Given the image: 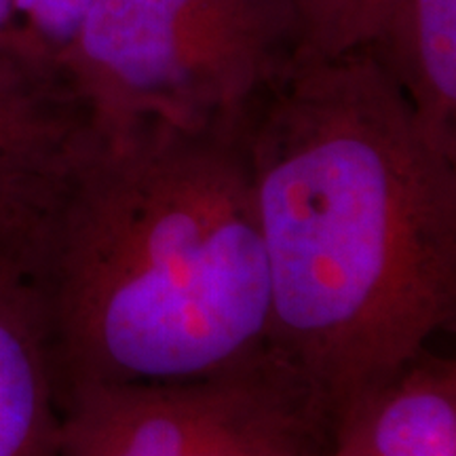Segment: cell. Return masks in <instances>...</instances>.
Wrapping results in <instances>:
<instances>
[{"mask_svg":"<svg viewBox=\"0 0 456 456\" xmlns=\"http://www.w3.org/2000/svg\"><path fill=\"white\" fill-rule=\"evenodd\" d=\"M366 49L431 144L456 159V0H397Z\"/></svg>","mask_w":456,"mask_h":456,"instance_id":"ba28073f","label":"cell"},{"mask_svg":"<svg viewBox=\"0 0 456 456\" xmlns=\"http://www.w3.org/2000/svg\"><path fill=\"white\" fill-rule=\"evenodd\" d=\"M298 385L260 366L186 383L85 385L61 397V456H326Z\"/></svg>","mask_w":456,"mask_h":456,"instance_id":"277c9868","label":"cell"},{"mask_svg":"<svg viewBox=\"0 0 456 456\" xmlns=\"http://www.w3.org/2000/svg\"><path fill=\"white\" fill-rule=\"evenodd\" d=\"M269 359L330 433L456 322V159L366 47L298 49L245 123Z\"/></svg>","mask_w":456,"mask_h":456,"instance_id":"6da1fadb","label":"cell"},{"mask_svg":"<svg viewBox=\"0 0 456 456\" xmlns=\"http://www.w3.org/2000/svg\"><path fill=\"white\" fill-rule=\"evenodd\" d=\"M89 144L87 112L64 74L0 53V281L41 298L57 218Z\"/></svg>","mask_w":456,"mask_h":456,"instance_id":"5b68a950","label":"cell"},{"mask_svg":"<svg viewBox=\"0 0 456 456\" xmlns=\"http://www.w3.org/2000/svg\"><path fill=\"white\" fill-rule=\"evenodd\" d=\"M0 456H61V389L43 302L0 281Z\"/></svg>","mask_w":456,"mask_h":456,"instance_id":"52a82bcc","label":"cell"},{"mask_svg":"<svg viewBox=\"0 0 456 456\" xmlns=\"http://www.w3.org/2000/svg\"><path fill=\"white\" fill-rule=\"evenodd\" d=\"M302 45L292 0H95L61 72L94 134L248 114Z\"/></svg>","mask_w":456,"mask_h":456,"instance_id":"3957f363","label":"cell"},{"mask_svg":"<svg viewBox=\"0 0 456 456\" xmlns=\"http://www.w3.org/2000/svg\"><path fill=\"white\" fill-rule=\"evenodd\" d=\"M326 456H456V363L427 351L359 399Z\"/></svg>","mask_w":456,"mask_h":456,"instance_id":"8992f818","label":"cell"},{"mask_svg":"<svg viewBox=\"0 0 456 456\" xmlns=\"http://www.w3.org/2000/svg\"><path fill=\"white\" fill-rule=\"evenodd\" d=\"M0 53L15 55V57H20V60H24L20 53V43H17L15 0H0ZM24 61H28V60H24Z\"/></svg>","mask_w":456,"mask_h":456,"instance_id":"30bf717a","label":"cell"},{"mask_svg":"<svg viewBox=\"0 0 456 456\" xmlns=\"http://www.w3.org/2000/svg\"><path fill=\"white\" fill-rule=\"evenodd\" d=\"M245 123L248 114L91 131L41 289L61 397L269 362V269Z\"/></svg>","mask_w":456,"mask_h":456,"instance_id":"7a4b0ae2","label":"cell"},{"mask_svg":"<svg viewBox=\"0 0 456 456\" xmlns=\"http://www.w3.org/2000/svg\"><path fill=\"white\" fill-rule=\"evenodd\" d=\"M397 0H292L302 28V49L338 55L366 47Z\"/></svg>","mask_w":456,"mask_h":456,"instance_id":"9c48e42d","label":"cell"}]
</instances>
